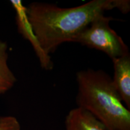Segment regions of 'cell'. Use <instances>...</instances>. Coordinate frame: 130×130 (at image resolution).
I'll return each instance as SVG.
<instances>
[{
    "label": "cell",
    "instance_id": "1",
    "mask_svg": "<svg viewBox=\"0 0 130 130\" xmlns=\"http://www.w3.org/2000/svg\"><path fill=\"white\" fill-rule=\"evenodd\" d=\"M114 9L122 13H128L130 10V1L92 0L70 8L33 2L26 7V13L42 48L50 55L62 43L74 41L75 37L92 21L104 15L105 11Z\"/></svg>",
    "mask_w": 130,
    "mask_h": 130
},
{
    "label": "cell",
    "instance_id": "2",
    "mask_svg": "<svg viewBox=\"0 0 130 130\" xmlns=\"http://www.w3.org/2000/svg\"><path fill=\"white\" fill-rule=\"evenodd\" d=\"M76 79L78 107L93 115L108 130H130V111L109 75L102 70L89 68L78 71Z\"/></svg>",
    "mask_w": 130,
    "mask_h": 130
},
{
    "label": "cell",
    "instance_id": "3",
    "mask_svg": "<svg viewBox=\"0 0 130 130\" xmlns=\"http://www.w3.org/2000/svg\"><path fill=\"white\" fill-rule=\"evenodd\" d=\"M111 16H101L91 22L75 37L77 42L106 54L111 60L129 53V48L122 39L110 26Z\"/></svg>",
    "mask_w": 130,
    "mask_h": 130
},
{
    "label": "cell",
    "instance_id": "4",
    "mask_svg": "<svg viewBox=\"0 0 130 130\" xmlns=\"http://www.w3.org/2000/svg\"><path fill=\"white\" fill-rule=\"evenodd\" d=\"M10 2L16 12V24L19 32L32 45L36 54L39 60L41 67L47 71L52 70L54 67V63L51 56L45 53L40 46L28 21L26 13V7L20 0H12Z\"/></svg>",
    "mask_w": 130,
    "mask_h": 130
},
{
    "label": "cell",
    "instance_id": "5",
    "mask_svg": "<svg viewBox=\"0 0 130 130\" xmlns=\"http://www.w3.org/2000/svg\"><path fill=\"white\" fill-rule=\"evenodd\" d=\"M114 75L112 81L122 101L130 110V54L112 60Z\"/></svg>",
    "mask_w": 130,
    "mask_h": 130
},
{
    "label": "cell",
    "instance_id": "6",
    "mask_svg": "<svg viewBox=\"0 0 130 130\" xmlns=\"http://www.w3.org/2000/svg\"><path fill=\"white\" fill-rule=\"evenodd\" d=\"M64 124L66 130H108L93 115L78 107L68 113Z\"/></svg>",
    "mask_w": 130,
    "mask_h": 130
},
{
    "label": "cell",
    "instance_id": "7",
    "mask_svg": "<svg viewBox=\"0 0 130 130\" xmlns=\"http://www.w3.org/2000/svg\"><path fill=\"white\" fill-rule=\"evenodd\" d=\"M8 45L0 41V95L4 94L13 87L17 79L8 64Z\"/></svg>",
    "mask_w": 130,
    "mask_h": 130
},
{
    "label": "cell",
    "instance_id": "8",
    "mask_svg": "<svg viewBox=\"0 0 130 130\" xmlns=\"http://www.w3.org/2000/svg\"><path fill=\"white\" fill-rule=\"evenodd\" d=\"M0 130H21V125L15 117L0 116Z\"/></svg>",
    "mask_w": 130,
    "mask_h": 130
}]
</instances>
